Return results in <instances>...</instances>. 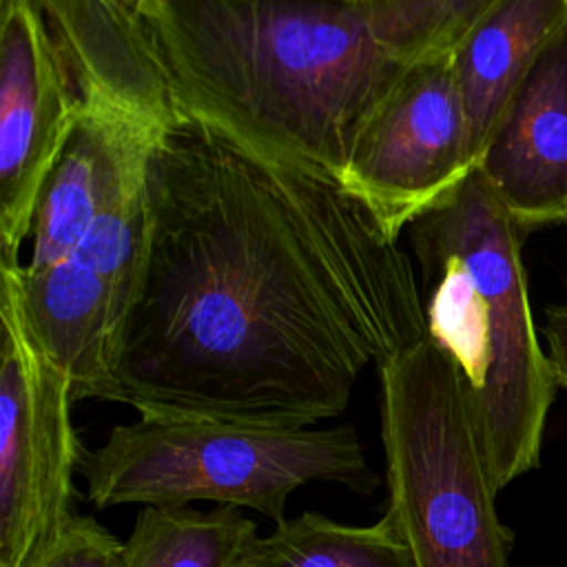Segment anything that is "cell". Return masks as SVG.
<instances>
[{
  "instance_id": "obj_14",
  "label": "cell",
  "mask_w": 567,
  "mask_h": 567,
  "mask_svg": "<svg viewBox=\"0 0 567 567\" xmlns=\"http://www.w3.org/2000/svg\"><path fill=\"white\" fill-rule=\"evenodd\" d=\"M33 567H126V551L93 516L73 514Z\"/></svg>"
},
{
  "instance_id": "obj_5",
  "label": "cell",
  "mask_w": 567,
  "mask_h": 567,
  "mask_svg": "<svg viewBox=\"0 0 567 567\" xmlns=\"http://www.w3.org/2000/svg\"><path fill=\"white\" fill-rule=\"evenodd\" d=\"M388 512L416 567H509L463 377L425 334L379 365Z\"/></svg>"
},
{
  "instance_id": "obj_1",
  "label": "cell",
  "mask_w": 567,
  "mask_h": 567,
  "mask_svg": "<svg viewBox=\"0 0 567 567\" xmlns=\"http://www.w3.org/2000/svg\"><path fill=\"white\" fill-rule=\"evenodd\" d=\"M423 337L414 259L337 173L195 115L155 133L115 401L308 427Z\"/></svg>"
},
{
  "instance_id": "obj_6",
  "label": "cell",
  "mask_w": 567,
  "mask_h": 567,
  "mask_svg": "<svg viewBox=\"0 0 567 567\" xmlns=\"http://www.w3.org/2000/svg\"><path fill=\"white\" fill-rule=\"evenodd\" d=\"M0 567H33L73 518L84 454L66 372L0 301Z\"/></svg>"
},
{
  "instance_id": "obj_4",
  "label": "cell",
  "mask_w": 567,
  "mask_h": 567,
  "mask_svg": "<svg viewBox=\"0 0 567 567\" xmlns=\"http://www.w3.org/2000/svg\"><path fill=\"white\" fill-rule=\"evenodd\" d=\"M80 472L97 509L213 501L275 523L301 485L337 483L361 496L381 485L352 425L275 427L164 414L115 425L84 454Z\"/></svg>"
},
{
  "instance_id": "obj_11",
  "label": "cell",
  "mask_w": 567,
  "mask_h": 567,
  "mask_svg": "<svg viewBox=\"0 0 567 567\" xmlns=\"http://www.w3.org/2000/svg\"><path fill=\"white\" fill-rule=\"evenodd\" d=\"M257 538L233 505H144L124 543L126 567H250Z\"/></svg>"
},
{
  "instance_id": "obj_15",
  "label": "cell",
  "mask_w": 567,
  "mask_h": 567,
  "mask_svg": "<svg viewBox=\"0 0 567 567\" xmlns=\"http://www.w3.org/2000/svg\"><path fill=\"white\" fill-rule=\"evenodd\" d=\"M543 337L556 383L567 388V303L547 306Z\"/></svg>"
},
{
  "instance_id": "obj_12",
  "label": "cell",
  "mask_w": 567,
  "mask_h": 567,
  "mask_svg": "<svg viewBox=\"0 0 567 567\" xmlns=\"http://www.w3.org/2000/svg\"><path fill=\"white\" fill-rule=\"evenodd\" d=\"M250 567H416V560L388 509L365 527L303 512L255 540Z\"/></svg>"
},
{
  "instance_id": "obj_2",
  "label": "cell",
  "mask_w": 567,
  "mask_h": 567,
  "mask_svg": "<svg viewBox=\"0 0 567 567\" xmlns=\"http://www.w3.org/2000/svg\"><path fill=\"white\" fill-rule=\"evenodd\" d=\"M31 250L0 268L27 339L71 381L73 401H115L113 368L146 250V146L128 128L78 122L35 206Z\"/></svg>"
},
{
  "instance_id": "obj_16",
  "label": "cell",
  "mask_w": 567,
  "mask_h": 567,
  "mask_svg": "<svg viewBox=\"0 0 567 567\" xmlns=\"http://www.w3.org/2000/svg\"><path fill=\"white\" fill-rule=\"evenodd\" d=\"M343 2H348V4H354V7H374V4H379V2H385V0H343Z\"/></svg>"
},
{
  "instance_id": "obj_8",
  "label": "cell",
  "mask_w": 567,
  "mask_h": 567,
  "mask_svg": "<svg viewBox=\"0 0 567 567\" xmlns=\"http://www.w3.org/2000/svg\"><path fill=\"white\" fill-rule=\"evenodd\" d=\"M80 100L35 0L0 2V268L22 264L38 197L69 146Z\"/></svg>"
},
{
  "instance_id": "obj_10",
  "label": "cell",
  "mask_w": 567,
  "mask_h": 567,
  "mask_svg": "<svg viewBox=\"0 0 567 567\" xmlns=\"http://www.w3.org/2000/svg\"><path fill=\"white\" fill-rule=\"evenodd\" d=\"M567 18V0H503L454 53L476 166L514 89Z\"/></svg>"
},
{
  "instance_id": "obj_3",
  "label": "cell",
  "mask_w": 567,
  "mask_h": 567,
  "mask_svg": "<svg viewBox=\"0 0 567 567\" xmlns=\"http://www.w3.org/2000/svg\"><path fill=\"white\" fill-rule=\"evenodd\" d=\"M520 237L478 168L408 226L425 334L463 377L498 492L538 467L558 388L532 315Z\"/></svg>"
},
{
  "instance_id": "obj_7",
  "label": "cell",
  "mask_w": 567,
  "mask_h": 567,
  "mask_svg": "<svg viewBox=\"0 0 567 567\" xmlns=\"http://www.w3.org/2000/svg\"><path fill=\"white\" fill-rule=\"evenodd\" d=\"M474 168L454 62L443 58L401 75L361 131L341 179L401 237Z\"/></svg>"
},
{
  "instance_id": "obj_13",
  "label": "cell",
  "mask_w": 567,
  "mask_h": 567,
  "mask_svg": "<svg viewBox=\"0 0 567 567\" xmlns=\"http://www.w3.org/2000/svg\"><path fill=\"white\" fill-rule=\"evenodd\" d=\"M503 0H385L368 7L379 42L403 64L454 58Z\"/></svg>"
},
{
  "instance_id": "obj_9",
  "label": "cell",
  "mask_w": 567,
  "mask_h": 567,
  "mask_svg": "<svg viewBox=\"0 0 567 567\" xmlns=\"http://www.w3.org/2000/svg\"><path fill=\"white\" fill-rule=\"evenodd\" d=\"M478 171L523 233L567 224V18L514 89Z\"/></svg>"
}]
</instances>
